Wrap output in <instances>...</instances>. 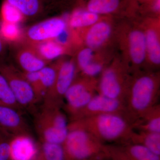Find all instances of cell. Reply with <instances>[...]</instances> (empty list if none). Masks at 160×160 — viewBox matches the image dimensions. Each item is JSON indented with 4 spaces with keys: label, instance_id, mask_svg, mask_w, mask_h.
Wrapping results in <instances>:
<instances>
[{
    "label": "cell",
    "instance_id": "obj_1",
    "mask_svg": "<svg viewBox=\"0 0 160 160\" xmlns=\"http://www.w3.org/2000/svg\"><path fill=\"white\" fill-rule=\"evenodd\" d=\"M159 72L141 70L132 75L126 100L127 118L132 125L158 104Z\"/></svg>",
    "mask_w": 160,
    "mask_h": 160
},
{
    "label": "cell",
    "instance_id": "obj_2",
    "mask_svg": "<svg viewBox=\"0 0 160 160\" xmlns=\"http://www.w3.org/2000/svg\"><path fill=\"white\" fill-rule=\"evenodd\" d=\"M86 130L103 144L128 142L133 131L131 123L121 115H99L69 122Z\"/></svg>",
    "mask_w": 160,
    "mask_h": 160
},
{
    "label": "cell",
    "instance_id": "obj_3",
    "mask_svg": "<svg viewBox=\"0 0 160 160\" xmlns=\"http://www.w3.org/2000/svg\"><path fill=\"white\" fill-rule=\"evenodd\" d=\"M62 106L43 102L34 120L35 128L41 142L62 145L68 132L66 115Z\"/></svg>",
    "mask_w": 160,
    "mask_h": 160
},
{
    "label": "cell",
    "instance_id": "obj_4",
    "mask_svg": "<svg viewBox=\"0 0 160 160\" xmlns=\"http://www.w3.org/2000/svg\"><path fill=\"white\" fill-rule=\"evenodd\" d=\"M126 24L118 32L119 46L124 60L132 74L141 71L147 62L145 33L141 24Z\"/></svg>",
    "mask_w": 160,
    "mask_h": 160
},
{
    "label": "cell",
    "instance_id": "obj_5",
    "mask_svg": "<svg viewBox=\"0 0 160 160\" xmlns=\"http://www.w3.org/2000/svg\"><path fill=\"white\" fill-rule=\"evenodd\" d=\"M104 145L86 130L68 124L62 146L66 160H97L106 158Z\"/></svg>",
    "mask_w": 160,
    "mask_h": 160
},
{
    "label": "cell",
    "instance_id": "obj_6",
    "mask_svg": "<svg viewBox=\"0 0 160 160\" xmlns=\"http://www.w3.org/2000/svg\"><path fill=\"white\" fill-rule=\"evenodd\" d=\"M132 75L122 60L114 59L100 74L97 93L125 102Z\"/></svg>",
    "mask_w": 160,
    "mask_h": 160
},
{
    "label": "cell",
    "instance_id": "obj_7",
    "mask_svg": "<svg viewBox=\"0 0 160 160\" xmlns=\"http://www.w3.org/2000/svg\"><path fill=\"white\" fill-rule=\"evenodd\" d=\"M98 78L77 75L64 97L63 107L70 120L97 93Z\"/></svg>",
    "mask_w": 160,
    "mask_h": 160
},
{
    "label": "cell",
    "instance_id": "obj_8",
    "mask_svg": "<svg viewBox=\"0 0 160 160\" xmlns=\"http://www.w3.org/2000/svg\"><path fill=\"white\" fill-rule=\"evenodd\" d=\"M0 72L11 87L18 103L22 109H31L40 100L21 71L6 62L0 63Z\"/></svg>",
    "mask_w": 160,
    "mask_h": 160
},
{
    "label": "cell",
    "instance_id": "obj_9",
    "mask_svg": "<svg viewBox=\"0 0 160 160\" xmlns=\"http://www.w3.org/2000/svg\"><path fill=\"white\" fill-rule=\"evenodd\" d=\"M74 59L58 61L57 74L54 86L43 102L62 106L66 91L78 75Z\"/></svg>",
    "mask_w": 160,
    "mask_h": 160
},
{
    "label": "cell",
    "instance_id": "obj_10",
    "mask_svg": "<svg viewBox=\"0 0 160 160\" xmlns=\"http://www.w3.org/2000/svg\"><path fill=\"white\" fill-rule=\"evenodd\" d=\"M77 31L84 46L95 50H101L109 42L113 34L112 16H102L88 28Z\"/></svg>",
    "mask_w": 160,
    "mask_h": 160
},
{
    "label": "cell",
    "instance_id": "obj_11",
    "mask_svg": "<svg viewBox=\"0 0 160 160\" xmlns=\"http://www.w3.org/2000/svg\"><path fill=\"white\" fill-rule=\"evenodd\" d=\"M106 114L121 115L129 121L125 102L98 93L70 121Z\"/></svg>",
    "mask_w": 160,
    "mask_h": 160
},
{
    "label": "cell",
    "instance_id": "obj_12",
    "mask_svg": "<svg viewBox=\"0 0 160 160\" xmlns=\"http://www.w3.org/2000/svg\"><path fill=\"white\" fill-rule=\"evenodd\" d=\"M104 150L109 160H160L159 156L134 143L106 144Z\"/></svg>",
    "mask_w": 160,
    "mask_h": 160
},
{
    "label": "cell",
    "instance_id": "obj_13",
    "mask_svg": "<svg viewBox=\"0 0 160 160\" xmlns=\"http://www.w3.org/2000/svg\"><path fill=\"white\" fill-rule=\"evenodd\" d=\"M140 24L145 33L146 64L149 65L150 71L151 68H158L160 65V18L143 17Z\"/></svg>",
    "mask_w": 160,
    "mask_h": 160
},
{
    "label": "cell",
    "instance_id": "obj_14",
    "mask_svg": "<svg viewBox=\"0 0 160 160\" xmlns=\"http://www.w3.org/2000/svg\"><path fill=\"white\" fill-rule=\"evenodd\" d=\"M67 24L62 18L48 19L29 27L26 32V38L29 44L54 40L65 31Z\"/></svg>",
    "mask_w": 160,
    "mask_h": 160
},
{
    "label": "cell",
    "instance_id": "obj_15",
    "mask_svg": "<svg viewBox=\"0 0 160 160\" xmlns=\"http://www.w3.org/2000/svg\"><path fill=\"white\" fill-rule=\"evenodd\" d=\"M0 131L11 138L28 136L30 131L21 111L0 105Z\"/></svg>",
    "mask_w": 160,
    "mask_h": 160
},
{
    "label": "cell",
    "instance_id": "obj_16",
    "mask_svg": "<svg viewBox=\"0 0 160 160\" xmlns=\"http://www.w3.org/2000/svg\"><path fill=\"white\" fill-rule=\"evenodd\" d=\"M77 6L101 16L123 13L124 0H75Z\"/></svg>",
    "mask_w": 160,
    "mask_h": 160
},
{
    "label": "cell",
    "instance_id": "obj_17",
    "mask_svg": "<svg viewBox=\"0 0 160 160\" xmlns=\"http://www.w3.org/2000/svg\"><path fill=\"white\" fill-rule=\"evenodd\" d=\"M38 149L30 136L12 138L9 160H35Z\"/></svg>",
    "mask_w": 160,
    "mask_h": 160
},
{
    "label": "cell",
    "instance_id": "obj_18",
    "mask_svg": "<svg viewBox=\"0 0 160 160\" xmlns=\"http://www.w3.org/2000/svg\"><path fill=\"white\" fill-rule=\"evenodd\" d=\"M15 57L18 66L23 72L40 71L49 63L40 57L29 45L18 49Z\"/></svg>",
    "mask_w": 160,
    "mask_h": 160
},
{
    "label": "cell",
    "instance_id": "obj_19",
    "mask_svg": "<svg viewBox=\"0 0 160 160\" xmlns=\"http://www.w3.org/2000/svg\"><path fill=\"white\" fill-rule=\"evenodd\" d=\"M102 17L76 6L69 16L68 26L76 31L83 30L97 22Z\"/></svg>",
    "mask_w": 160,
    "mask_h": 160
},
{
    "label": "cell",
    "instance_id": "obj_20",
    "mask_svg": "<svg viewBox=\"0 0 160 160\" xmlns=\"http://www.w3.org/2000/svg\"><path fill=\"white\" fill-rule=\"evenodd\" d=\"M134 130L160 133V105L153 106L132 124Z\"/></svg>",
    "mask_w": 160,
    "mask_h": 160
},
{
    "label": "cell",
    "instance_id": "obj_21",
    "mask_svg": "<svg viewBox=\"0 0 160 160\" xmlns=\"http://www.w3.org/2000/svg\"><path fill=\"white\" fill-rule=\"evenodd\" d=\"M29 45L40 57L49 63L52 60L66 54L68 49L53 40Z\"/></svg>",
    "mask_w": 160,
    "mask_h": 160
},
{
    "label": "cell",
    "instance_id": "obj_22",
    "mask_svg": "<svg viewBox=\"0 0 160 160\" xmlns=\"http://www.w3.org/2000/svg\"><path fill=\"white\" fill-rule=\"evenodd\" d=\"M128 142L142 146L160 156V133L133 129Z\"/></svg>",
    "mask_w": 160,
    "mask_h": 160
},
{
    "label": "cell",
    "instance_id": "obj_23",
    "mask_svg": "<svg viewBox=\"0 0 160 160\" xmlns=\"http://www.w3.org/2000/svg\"><path fill=\"white\" fill-rule=\"evenodd\" d=\"M17 9L24 18L37 17L44 10L43 0H5Z\"/></svg>",
    "mask_w": 160,
    "mask_h": 160
},
{
    "label": "cell",
    "instance_id": "obj_24",
    "mask_svg": "<svg viewBox=\"0 0 160 160\" xmlns=\"http://www.w3.org/2000/svg\"><path fill=\"white\" fill-rule=\"evenodd\" d=\"M35 160H66L62 145L41 142Z\"/></svg>",
    "mask_w": 160,
    "mask_h": 160
},
{
    "label": "cell",
    "instance_id": "obj_25",
    "mask_svg": "<svg viewBox=\"0 0 160 160\" xmlns=\"http://www.w3.org/2000/svg\"><path fill=\"white\" fill-rule=\"evenodd\" d=\"M58 68V62L52 65H47L39 71L42 89L43 99L51 91L54 86L57 74Z\"/></svg>",
    "mask_w": 160,
    "mask_h": 160
},
{
    "label": "cell",
    "instance_id": "obj_26",
    "mask_svg": "<svg viewBox=\"0 0 160 160\" xmlns=\"http://www.w3.org/2000/svg\"><path fill=\"white\" fill-rule=\"evenodd\" d=\"M0 105L9 106L21 111L13 92L6 78L0 72Z\"/></svg>",
    "mask_w": 160,
    "mask_h": 160
},
{
    "label": "cell",
    "instance_id": "obj_27",
    "mask_svg": "<svg viewBox=\"0 0 160 160\" xmlns=\"http://www.w3.org/2000/svg\"><path fill=\"white\" fill-rule=\"evenodd\" d=\"M96 52L97 50L86 46L79 49L75 60L78 73L81 72L93 61Z\"/></svg>",
    "mask_w": 160,
    "mask_h": 160
},
{
    "label": "cell",
    "instance_id": "obj_28",
    "mask_svg": "<svg viewBox=\"0 0 160 160\" xmlns=\"http://www.w3.org/2000/svg\"><path fill=\"white\" fill-rule=\"evenodd\" d=\"M2 14L4 22L17 24L24 18L17 9L5 1L2 7Z\"/></svg>",
    "mask_w": 160,
    "mask_h": 160
},
{
    "label": "cell",
    "instance_id": "obj_29",
    "mask_svg": "<svg viewBox=\"0 0 160 160\" xmlns=\"http://www.w3.org/2000/svg\"><path fill=\"white\" fill-rule=\"evenodd\" d=\"M39 71L33 72H23L21 71V72L24 78L33 88L38 98L41 101H43V93Z\"/></svg>",
    "mask_w": 160,
    "mask_h": 160
},
{
    "label": "cell",
    "instance_id": "obj_30",
    "mask_svg": "<svg viewBox=\"0 0 160 160\" xmlns=\"http://www.w3.org/2000/svg\"><path fill=\"white\" fill-rule=\"evenodd\" d=\"M1 34L6 39L15 41L19 37L20 30L17 24L4 22L2 26Z\"/></svg>",
    "mask_w": 160,
    "mask_h": 160
},
{
    "label": "cell",
    "instance_id": "obj_31",
    "mask_svg": "<svg viewBox=\"0 0 160 160\" xmlns=\"http://www.w3.org/2000/svg\"><path fill=\"white\" fill-rule=\"evenodd\" d=\"M152 1V0H124L123 13L130 16H136L139 8Z\"/></svg>",
    "mask_w": 160,
    "mask_h": 160
},
{
    "label": "cell",
    "instance_id": "obj_32",
    "mask_svg": "<svg viewBox=\"0 0 160 160\" xmlns=\"http://www.w3.org/2000/svg\"><path fill=\"white\" fill-rule=\"evenodd\" d=\"M11 138L0 131V160H9Z\"/></svg>",
    "mask_w": 160,
    "mask_h": 160
},
{
    "label": "cell",
    "instance_id": "obj_33",
    "mask_svg": "<svg viewBox=\"0 0 160 160\" xmlns=\"http://www.w3.org/2000/svg\"><path fill=\"white\" fill-rule=\"evenodd\" d=\"M6 46L4 38L0 33V63L5 62L6 54Z\"/></svg>",
    "mask_w": 160,
    "mask_h": 160
},
{
    "label": "cell",
    "instance_id": "obj_34",
    "mask_svg": "<svg viewBox=\"0 0 160 160\" xmlns=\"http://www.w3.org/2000/svg\"><path fill=\"white\" fill-rule=\"evenodd\" d=\"M108 160V158H103L97 160Z\"/></svg>",
    "mask_w": 160,
    "mask_h": 160
},
{
    "label": "cell",
    "instance_id": "obj_35",
    "mask_svg": "<svg viewBox=\"0 0 160 160\" xmlns=\"http://www.w3.org/2000/svg\"></svg>",
    "mask_w": 160,
    "mask_h": 160
}]
</instances>
